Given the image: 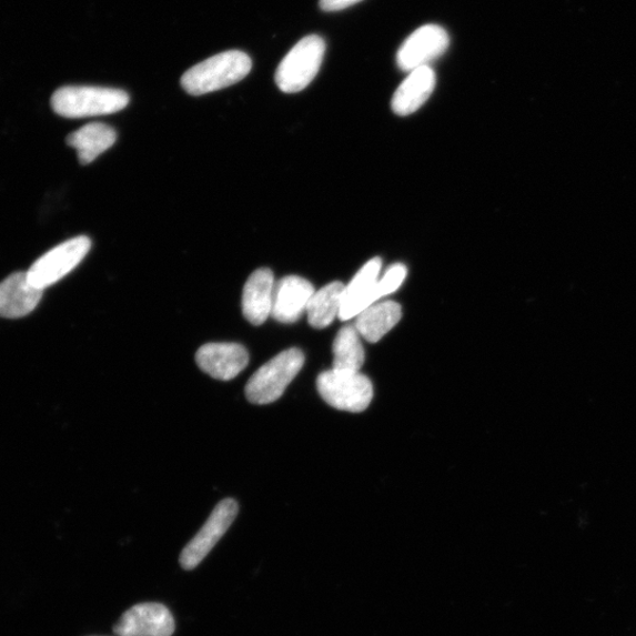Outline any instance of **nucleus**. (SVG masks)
Masks as SVG:
<instances>
[{"label": "nucleus", "instance_id": "9", "mask_svg": "<svg viewBox=\"0 0 636 636\" xmlns=\"http://www.w3.org/2000/svg\"><path fill=\"white\" fill-rule=\"evenodd\" d=\"M175 619L170 609L158 603H145L129 608L113 627L118 636H172Z\"/></svg>", "mask_w": 636, "mask_h": 636}, {"label": "nucleus", "instance_id": "12", "mask_svg": "<svg viewBox=\"0 0 636 636\" xmlns=\"http://www.w3.org/2000/svg\"><path fill=\"white\" fill-rule=\"evenodd\" d=\"M315 294L310 281L286 276L275 284L272 317L284 324L297 322Z\"/></svg>", "mask_w": 636, "mask_h": 636}, {"label": "nucleus", "instance_id": "14", "mask_svg": "<svg viewBox=\"0 0 636 636\" xmlns=\"http://www.w3.org/2000/svg\"><path fill=\"white\" fill-rule=\"evenodd\" d=\"M43 292L30 283L27 272L10 275L0 283V317L21 319L31 314Z\"/></svg>", "mask_w": 636, "mask_h": 636}, {"label": "nucleus", "instance_id": "3", "mask_svg": "<svg viewBox=\"0 0 636 636\" xmlns=\"http://www.w3.org/2000/svg\"><path fill=\"white\" fill-rule=\"evenodd\" d=\"M304 361V354L297 349H292L266 362L246 384L248 401L254 404L277 401L301 372Z\"/></svg>", "mask_w": 636, "mask_h": 636}, {"label": "nucleus", "instance_id": "16", "mask_svg": "<svg viewBox=\"0 0 636 636\" xmlns=\"http://www.w3.org/2000/svg\"><path fill=\"white\" fill-rule=\"evenodd\" d=\"M118 140V132L103 123H90L69 134L67 143L77 151L82 165L92 163Z\"/></svg>", "mask_w": 636, "mask_h": 636}, {"label": "nucleus", "instance_id": "20", "mask_svg": "<svg viewBox=\"0 0 636 636\" xmlns=\"http://www.w3.org/2000/svg\"><path fill=\"white\" fill-rule=\"evenodd\" d=\"M407 277V266L402 263L393 264L376 284L377 299L394 294Z\"/></svg>", "mask_w": 636, "mask_h": 636}, {"label": "nucleus", "instance_id": "5", "mask_svg": "<svg viewBox=\"0 0 636 636\" xmlns=\"http://www.w3.org/2000/svg\"><path fill=\"white\" fill-rule=\"evenodd\" d=\"M317 390L330 406L351 413L367 410L374 396L372 381L360 372H324L317 378Z\"/></svg>", "mask_w": 636, "mask_h": 636}, {"label": "nucleus", "instance_id": "2", "mask_svg": "<svg viewBox=\"0 0 636 636\" xmlns=\"http://www.w3.org/2000/svg\"><path fill=\"white\" fill-rule=\"evenodd\" d=\"M129 102V94L120 89L72 85L58 89L51 107L62 118L85 119L122 111Z\"/></svg>", "mask_w": 636, "mask_h": 636}, {"label": "nucleus", "instance_id": "1", "mask_svg": "<svg viewBox=\"0 0 636 636\" xmlns=\"http://www.w3.org/2000/svg\"><path fill=\"white\" fill-rule=\"evenodd\" d=\"M250 57L239 50L219 53L189 69L181 84L191 95H202L234 85L252 71Z\"/></svg>", "mask_w": 636, "mask_h": 636}, {"label": "nucleus", "instance_id": "7", "mask_svg": "<svg viewBox=\"0 0 636 636\" xmlns=\"http://www.w3.org/2000/svg\"><path fill=\"white\" fill-rule=\"evenodd\" d=\"M239 509L235 499L225 498L221 501L201 531L183 549L180 564L184 571H192L200 566L231 525L234 524Z\"/></svg>", "mask_w": 636, "mask_h": 636}, {"label": "nucleus", "instance_id": "8", "mask_svg": "<svg viewBox=\"0 0 636 636\" xmlns=\"http://www.w3.org/2000/svg\"><path fill=\"white\" fill-rule=\"evenodd\" d=\"M447 31L438 26H424L414 31L400 48L396 62L401 70L412 72L436 60L450 47Z\"/></svg>", "mask_w": 636, "mask_h": 636}, {"label": "nucleus", "instance_id": "21", "mask_svg": "<svg viewBox=\"0 0 636 636\" xmlns=\"http://www.w3.org/2000/svg\"><path fill=\"white\" fill-rule=\"evenodd\" d=\"M362 0H320V8L325 12L341 11L353 7Z\"/></svg>", "mask_w": 636, "mask_h": 636}, {"label": "nucleus", "instance_id": "6", "mask_svg": "<svg viewBox=\"0 0 636 636\" xmlns=\"http://www.w3.org/2000/svg\"><path fill=\"white\" fill-rule=\"evenodd\" d=\"M91 240L87 236L71 239L37 260L27 274L32 285L41 291L64 279L89 254Z\"/></svg>", "mask_w": 636, "mask_h": 636}, {"label": "nucleus", "instance_id": "18", "mask_svg": "<svg viewBox=\"0 0 636 636\" xmlns=\"http://www.w3.org/2000/svg\"><path fill=\"white\" fill-rule=\"evenodd\" d=\"M345 285L333 282L315 292L306 307L307 321L316 330L330 326L340 316Z\"/></svg>", "mask_w": 636, "mask_h": 636}, {"label": "nucleus", "instance_id": "11", "mask_svg": "<svg viewBox=\"0 0 636 636\" xmlns=\"http://www.w3.org/2000/svg\"><path fill=\"white\" fill-rule=\"evenodd\" d=\"M381 267V259H373L360 269L349 285H345L339 316L341 321L356 317L378 301L376 284L380 280Z\"/></svg>", "mask_w": 636, "mask_h": 636}, {"label": "nucleus", "instance_id": "10", "mask_svg": "<svg viewBox=\"0 0 636 636\" xmlns=\"http://www.w3.org/2000/svg\"><path fill=\"white\" fill-rule=\"evenodd\" d=\"M199 367L216 380L230 381L239 376L249 363V354L238 343H208L196 354Z\"/></svg>", "mask_w": 636, "mask_h": 636}, {"label": "nucleus", "instance_id": "19", "mask_svg": "<svg viewBox=\"0 0 636 636\" xmlns=\"http://www.w3.org/2000/svg\"><path fill=\"white\" fill-rule=\"evenodd\" d=\"M333 352V370L343 372L361 371L365 361V354L355 325L342 327L334 341Z\"/></svg>", "mask_w": 636, "mask_h": 636}, {"label": "nucleus", "instance_id": "13", "mask_svg": "<svg viewBox=\"0 0 636 636\" xmlns=\"http://www.w3.org/2000/svg\"><path fill=\"white\" fill-rule=\"evenodd\" d=\"M275 277L267 267L258 269L248 279L242 296V311L248 322L263 324L272 316Z\"/></svg>", "mask_w": 636, "mask_h": 636}, {"label": "nucleus", "instance_id": "15", "mask_svg": "<svg viewBox=\"0 0 636 636\" xmlns=\"http://www.w3.org/2000/svg\"><path fill=\"white\" fill-rule=\"evenodd\" d=\"M436 85V75L430 67L413 70L398 89L392 101L393 111L398 115H410L426 103Z\"/></svg>", "mask_w": 636, "mask_h": 636}, {"label": "nucleus", "instance_id": "17", "mask_svg": "<svg viewBox=\"0 0 636 636\" xmlns=\"http://www.w3.org/2000/svg\"><path fill=\"white\" fill-rule=\"evenodd\" d=\"M402 319V307L393 301L371 305L356 316L355 327L360 336L371 343L387 335Z\"/></svg>", "mask_w": 636, "mask_h": 636}, {"label": "nucleus", "instance_id": "4", "mask_svg": "<svg viewBox=\"0 0 636 636\" xmlns=\"http://www.w3.org/2000/svg\"><path fill=\"white\" fill-rule=\"evenodd\" d=\"M325 43L320 36L304 37L277 68L275 81L282 92L296 93L310 85L323 62Z\"/></svg>", "mask_w": 636, "mask_h": 636}]
</instances>
